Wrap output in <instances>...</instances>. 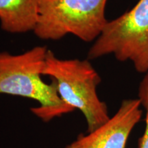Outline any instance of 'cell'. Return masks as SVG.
Returning a JSON list of instances; mask_svg holds the SVG:
<instances>
[{
	"label": "cell",
	"mask_w": 148,
	"mask_h": 148,
	"mask_svg": "<svg viewBox=\"0 0 148 148\" xmlns=\"http://www.w3.org/2000/svg\"><path fill=\"white\" fill-rule=\"evenodd\" d=\"M47 48L37 46L18 55L0 51V94L34 99L40 106L31 111L43 121L73 110L60 99L56 82L41 78Z\"/></svg>",
	"instance_id": "1"
},
{
	"label": "cell",
	"mask_w": 148,
	"mask_h": 148,
	"mask_svg": "<svg viewBox=\"0 0 148 148\" xmlns=\"http://www.w3.org/2000/svg\"><path fill=\"white\" fill-rule=\"evenodd\" d=\"M42 75L52 78L60 99L66 104L82 112L87 123V133L110 118L106 104L97 93L101 77L88 60L60 59L48 49Z\"/></svg>",
	"instance_id": "2"
},
{
	"label": "cell",
	"mask_w": 148,
	"mask_h": 148,
	"mask_svg": "<svg viewBox=\"0 0 148 148\" xmlns=\"http://www.w3.org/2000/svg\"><path fill=\"white\" fill-rule=\"evenodd\" d=\"M107 0H38L33 32L43 40H59L71 34L84 42L96 40L108 23Z\"/></svg>",
	"instance_id": "3"
},
{
	"label": "cell",
	"mask_w": 148,
	"mask_h": 148,
	"mask_svg": "<svg viewBox=\"0 0 148 148\" xmlns=\"http://www.w3.org/2000/svg\"><path fill=\"white\" fill-rule=\"evenodd\" d=\"M108 54L119 61H132L138 72H148V0H139L131 10L108 21L88 58Z\"/></svg>",
	"instance_id": "4"
},
{
	"label": "cell",
	"mask_w": 148,
	"mask_h": 148,
	"mask_svg": "<svg viewBox=\"0 0 148 148\" xmlns=\"http://www.w3.org/2000/svg\"><path fill=\"white\" fill-rule=\"evenodd\" d=\"M140 105L138 99H125L104 124L86 134H79L64 148H126L130 134L141 117Z\"/></svg>",
	"instance_id": "5"
},
{
	"label": "cell",
	"mask_w": 148,
	"mask_h": 148,
	"mask_svg": "<svg viewBox=\"0 0 148 148\" xmlns=\"http://www.w3.org/2000/svg\"><path fill=\"white\" fill-rule=\"evenodd\" d=\"M38 0H0V23L5 32L19 34L34 30Z\"/></svg>",
	"instance_id": "6"
},
{
	"label": "cell",
	"mask_w": 148,
	"mask_h": 148,
	"mask_svg": "<svg viewBox=\"0 0 148 148\" xmlns=\"http://www.w3.org/2000/svg\"><path fill=\"white\" fill-rule=\"evenodd\" d=\"M138 99L140 104L146 110L145 129L143 136L138 141V148H148V72H147L139 85Z\"/></svg>",
	"instance_id": "7"
}]
</instances>
